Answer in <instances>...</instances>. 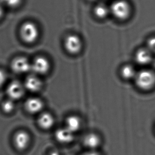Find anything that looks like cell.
<instances>
[{
    "label": "cell",
    "instance_id": "cell-21",
    "mask_svg": "<svg viewBox=\"0 0 155 155\" xmlns=\"http://www.w3.org/2000/svg\"><path fill=\"white\" fill-rule=\"evenodd\" d=\"M6 80V75L4 71L2 69H0V86L4 84Z\"/></svg>",
    "mask_w": 155,
    "mask_h": 155
},
{
    "label": "cell",
    "instance_id": "cell-16",
    "mask_svg": "<svg viewBox=\"0 0 155 155\" xmlns=\"http://www.w3.org/2000/svg\"><path fill=\"white\" fill-rule=\"evenodd\" d=\"M137 73V72L132 65H124L121 69V75L125 80L134 79Z\"/></svg>",
    "mask_w": 155,
    "mask_h": 155
},
{
    "label": "cell",
    "instance_id": "cell-24",
    "mask_svg": "<svg viewBox=\"0 0 155 155\" xmlns=\"http://www.w3.org/2000/svg\"><path fill=\"white\" fill-rule=\"evenodd\" d=\"M48 155H61V153H59L58 151H55V150H54V151H51L49 153H48Z\"/></svg>",
    "mask_w": 155,
    "mask_h": 155
},
{
    "label": "cell",
    "instance_id": "cell-7",
    "mask_svg": "<svg viewBox=\"0 0 155 155\" xmlns=\"http://www.w3.org/2000/svg\"><path fill=\"white\" fill-rule=\"evenodd\" d=\"M11 68L15 73H26L31 71V63L25 57H18L13 60Z\"/></svg>",
    "mask_w": 155,
    "mask_h": 155
},
{
    "label": "cell",
    "instance_id": "cell-25",
    "mask_svg": "<svg viewBox=\"0 0 155 155\" xmlns=\"http://www.w3.org/2000/svg\"><path fill=\"white\" fill-rule=\"evenodd\" d=\"M90 1H93V0H90Z\"/></svg>",
    "mask_w": 155,
    "mask_h": 155
},
{
    "label": "cell",
    "instance_id": "cell-14",
    "mask_svg": "<svg viewBox=\"0 0 155 155\" xmlns=\"http://www.w3.org/2000/svg\"><path fill=\"white\" fill-rule=\"evenodd\" d=\"M37 122L38 126L42 129L49 130L54 125V117L51 113L42 112L39 116Z\"/></svg>",
    "mask_w": 155,
    "mask_h": 155
},
{
    "label": "cell",
    "instance_id": "cell-12",
    "mask_svg": "<svg viewBox=\"0 0 155 155\" xmlns=\"http://www.w3.org/2000/svg\"><path fill=\"white\" fill-rule=\"evenodd\" d=\"M101 139L98 134L91 132L86 134L83 139V143L89 150H96L101 146Z\"/></svg>",
    "mask_w": 155,
    "mask_h": 155
},
{
    "label": "cell",
    "instance_id": "cell-4",
    "mask_svg": "<svg viewBox=\"0 0 155 155\" xmlns=\"http://www.w3.org/2000/svg\"><path fill=\"white\" fill-rule=\"evenodd\" d=\"M51 64L48 59L43 56L37 57L31 63V71L36 75H42L48 72Z\"/></svg>",
    "mask_w": 155,
    "mask_h": 155
},
{
    "label": "cell",
    "instance_id": "cell-13",
    "mask_svg": "<svg viewBox=\"0 0 155 155\" xmlns=\"http://www.w3.org/2000/svg\"><path fill=\"white\" fill-rule=\"evenodd\" d=\"M153 54L147 48H142L137 51L135 54V60L139 65L145 66L151 62Z\"/></svg>",
    "mask_w": 155,
    "mask_h": 155
},
{
    "label": "cell",
    "instance_id": "cell-5",
    "mask_svg": "<svg viewBox=\"0 0 155 155\" xmlns=\"http://www.w3.org/2000/svg\"><path fill=\"white\" fill-rule=\"evenodd\" d=\"M64 46L69 54H76L81 51L83 46L81 38L75 35H71L65 38Z\"/></svg>",
    "mask_w": 155,
    "mask_h": 155
},
{
    "label": "cell",
    "instance_id": "cell-8",
    "mask_svg": "<svg viewBox=\"0 0 155 155\" xmlns=\"http://www.w3.org/2000/svg\"><path fill=\"white\" fill-rule=\"evenodd\" d=\"M25 86L18 81H14L8 85L6 93L9 98L13 101L21 99L25 93Z\"/></svg>",
    "mask_w": 155,
    "mask_h": 155
},
{
    "label": "cell",
    "instance_id": "cell-10",
    "mask_svg": "<svg viewBox=\"0 0 155 155\" xmlns=\"http://www.w3.org/2000/svg\"><path fill=\"white\" fill-rule=\"evenodd\" d=\"M25 110L31 114H37L41 112L44 108V103L38 97H30L25 104Z\"/></svg>",
    "mask_w": 155,
    "mask_h": 155
},
{
    "label": "cell",
    "instance_id": "cell-17",
    "mask_svg": "<svg viewBox=\"0 0 155 155\" xmlns=\"http://www.w3.org/2000/svg\"><path fill=\"white\" fill-rule=\"evenodd\" d=\"M94 14L100 19H104L108 15L110 12V8L104 4H98L95 7Z\"/></svg>",
    "mask_w": 155,
    "mask_h": 155
},
{
    "label": "cell",
    "instance_id": "cell-9",
    "mask_svg": "<svg viewBox=\"0 0 155 155\" xmlns=\"http://www.w3.org/2000/svg\"><path fill=\"white\" fill-rule=\"evenodd\" d=\"M54 137L57 142L64 145L71 143L75 139L73 132H71L65 127L58 129L55 131Z\"/></svg>",
    "mask_w": 155,
    "mask_h": 155
},
{
    "label": "cell",
    "instance_id": "cell-20",
    "mask_svg": "<svg viewBox=\"0 0 155 155\" xmlns=\"http://www.w3.org/2000/svg\"><path fill=\"white\" fill-rule=\"evenodd\" d=\"M148 50L153 54H155V36L149 38L147 42V47Z\"/></svg>",
    "mask_w": 155,
    "mask_h": 155
},
{
    "label": "cell",
    "instance_id": "cell-1",
    "mask_svg": "<svg viewBox=\"0 0 155 155\" xmlns=\"http://www.w3.org/2000/svg\"><path fill=\"white\" fill-rule=\"evenodd\" d=\"M134 80L137 86L140 89L150 90L155 85V73L150 69H143L137 72Z\"/></svg>",
    "mask_w": 155,
    "mask_h": 155
},
{
    "label": "cell",
    "instance_id": "cell-11",
    "mask_svg": "<svg viewBox=\"0 0 155 155\" xmlns=\"http://www.w3.org/2000/svg\"><path fill=\"white\" fill-rule=\"evenodd\" d=\"M42 82L38 76L32 74L27 76L24 84L25 89L31 92H37L42 87Z\"/></svg>",
    "mask_w": 155,
    "mask_h": 155
},
{
    "label": "cell",
    "instance_id": "cell-2",
    "mask_svg": "<svg viewBox=\"0 0 155 155\" xmlns=\"http://www.w3.org/2000/svg\"><path fill=\"white\" fill-rule=\"evenodd\" d=\"M22 39L28 44H32L38 40L39 30L38 26L31 21H27L22 24L20 30Z\"/></svg>",
    "mask_w": 155,
    "mask_h": 155
},
{
    "label": "cell",
    "instance_id": "cell-18",
    "mask_svg": "<svg viewBox=\"0 0 155 155\" xmlns=\"http://www.w3.org/2000/svg\"><path fill=\"white\" fill-rule=\"evenodd\" d=\"M15 107V103L11 99L7 100L2 103V110L5 113H10L12 112L14 110Z\"/></svg>",
    "mask_w": 155,
    "mask_h": 155
},
{
    "label": "cell",
    "instance_id": "cell-22",
    "mask_svg": "<svg viewBox=\"0 0 155 155\" xmlns=\"http://www.w3.org/2000/svg\"><path fill=\"white\" fill-rule=\"evenodd\" d=\"M81 155H101V154L96 150H88L82 153Z\"/></svg>",
    "mask_w": 155,
    "mask_h": 155
},
{
    "label": "cell",
    "instance_id": "cell-19",
    "mask_svg": "<svg viewBox=\"0 0 155 155\" xmlns=\"http://www.w3.org/2000/svg\"><path fill=\"white\" fill-rule=\"evenodd\" d=\"M22 0H0V3L3 6L9 8H16L21 4Z\"/></svg>",
    "mask_w": 155,
    "mask_h": 155
},
{
    "label": "cell",
    "instance_id": "cell-15",
    "mask_svg": "<svg viewBox=\"0 0 155 155\" xmlns=\"http://www.w3.org/2000/svg\"><path fill=\"white\" fill-rule=\"evenodd\" d=\"M65 124V127L74 134L80 130L82 125L80 117L76 115H71L67 117Z\"/></svg>",
    "mask_w": 155,
    "mask_h": 155
},
{
    "label": "cell",
    "instance_id": "cell-3",
    "mask_svg": "<svg viewBox=\"0 0 155 155\" xmlns=\"http://www.w3.org/2000/svg\"><path fill=\"white\" fill-rule=\"evenodd\" d=\"M110 12L119 20L128 19L131 13L130 4L126 0H116L112 3Z\"/></svg>",
    "mask_w": 155,
    "mask_h": 155
},
{
    "label": "cell",
    "instance_id": "cell-23",
    "mask_svg": "<svg viewBox=\"0 0 155 155\" xmlns=\"http://www.w3.org/2000/svg\"><path fill=\"white\" fill-rule=\"evenodd\" d=\"M3 15V6L1 3H0V19L1 18L2 15Z\"/></svg>",
    "mask_w": 155,
    "mask_h": 155
},
{
    "label": "cell",
    "instance_id": "cell-6",
    "mask_svg": "<svg viewBox=\"0 0 155 155\" xmlns=\"http://www.w3.org/2000/svg\"><path fill=\"white\" fill-rule=\"evenodd\" d=\"M13 143L17 149L23 151L29 146L31 143V137L28 132L24 130H20L15 134Z\"/></svg>",
    "mask_w": 155,
    "mask_h": 155
}]
</instances>
